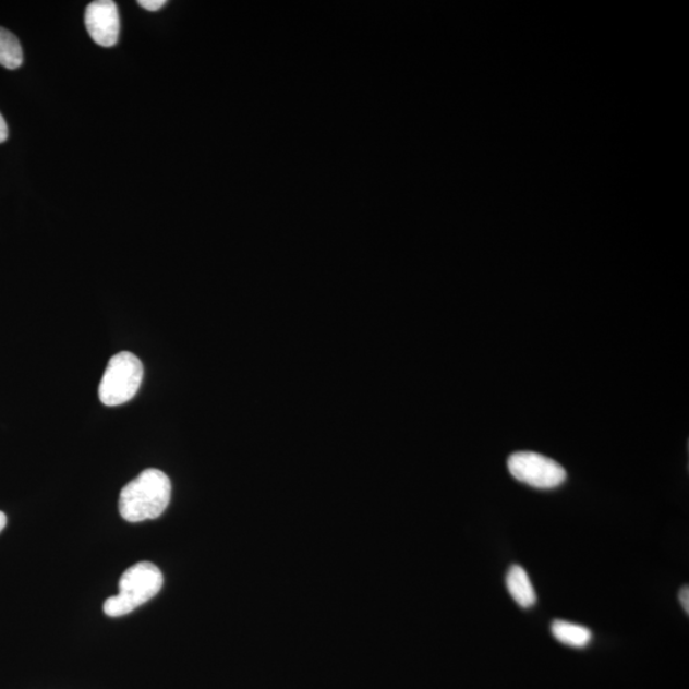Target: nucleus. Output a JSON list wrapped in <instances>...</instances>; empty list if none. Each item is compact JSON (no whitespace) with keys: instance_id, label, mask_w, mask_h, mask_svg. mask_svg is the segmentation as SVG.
Returning <instances> with one entry per match:
<instances>
[{"instance_id":"6e6552de","label":"nucleus","mask_w":689,"mask_h":689,"mask_svg":"<svg viewBox=\"0 0 689 689\" xmlns=\"http://www.w3.org/2000/svg\"><path fill=\"white\" fill-rule=\"evenodd\" d=\"M24 63V51L17 36L0 27V65L7 70H17Z\"/></svg>"},{"instance_id":"1a4fd4ad","label":"nucleus","mask_w":689,"mask_h":689,"mask_svg":"<svg viewBox=\"0 0 689 689\" xmlns=\"http://www.w3.org/2000/svg\"><path fill=\"white\" fill-rule=\"evenodd\" d=\"M165 4H167L165 0H140L138 2V5H141L142 9H145L152 12L161 10Z\"/></svg>"},{"instance_id":"0eeeda50","label":"nucleus","mask_w":689,"mask_h":689,"mask_svg":"<svg viewBox=\"0 0 689 689\" xmlns=\"http://www.w3.org/2000/svg\"><path fill=\"white\" fill-rule=\"evenodd\" d=\"M552 633L560 643L576 649L585 648L593 640L589 628L566 620L554 621Z\"/></svg>"},{"instance_id":"9b49d317","label":"nucleus","mask_w":689,"mask_h":689,"mask_svg":"<svg viewBox=\"0 0 689 689\" xmlns=\"http://www.w3.org/2000/svg\"><path fill=\"white\" fill-rule=\"evenodd\" d=\"M9 138V125H7L4 118L0 114V144Z\"/></svg>"},{"instance_id":"f257e3e1","label":"nucleus","mask_w":689,"mask_h":689,"mask_svg":"<svg viewBox=\"0 0 689 689\" xmlns=\"http://www.w3.org/2000/svg\"><path fill=\"white\" fill-rule=\"evenodd\" d=\"M171 482L159 469H147L124 486L119 497V512L125 521L155 520L168 508Z\"/></svg>"},{"instance_id":"39448f33","label":"nucleus","mask_w":689,"mask_h":689,"mask_svg":"<svg viewBox=\"0 0 689 689\" xmlns=\"http://www.w3.org/2000/svg\"><path fill=\"white\" fill-rule=\"evenodd\" d=\"M85 24L89 36L97 45L104 48L114 47L121 33L117 3L112 0H96L89 3L85 13Z\"/></svg>"},{"instance_id":"20e7f679","label":"nucleus","mask_w":689,"mask_h":689,"mask_svg":"<svg viewBox=\"0 0 689 689\" xmlns=\"http://www.w3.org/2000/svg\"><path fill=\"white\" fill-rule=\"evenodd\" d=\"M508 470L517 481L536 489L557 488L567 479L566 470L557 461L535 452H516L509 456Z\"/></svg>"},{"instance_id":"423d86ee","label":"nucleus","mask_w":689,"mask_h":689,"mask_svg":"<svg viewBox=\"0 0 689 689\" xmlns=\"http://www.w3.org/2000/svg\"><path fill=\"white\" fill-rule=\"evenodd\" d=\"M506 585L509 595L521 608H531L536 603V593L531 583L528 572L521 566H512L509 568L506 578Z\"/></svg>"},{"instance_id":"7ed1b4c3","label":"nucleus","mask_w":689,"mask_h":689,"mask_svg":"<svg viewBox=\"0 0 689 689\" xmlns=\"http://www.w3.org/2000/svg\"><path fill=\"white\" fill-rule=\"evenodd\" d=\"M142 380H144V365L130 351H122L110 359L104 372L99 387L101 402L107 407L123 406L136 396Z\"/></svg>"},{"instance_id":"9d476101","label":"nucleus","mask_w":689,"mask_h":689,"mask_svg":"<svg viewBox=\"0 0 689 689\" xmlns=\"http://www.w3.org/2000/svg\"><path fill=\"white\" fill-rule=\"evenodd\" d=\"M679 602L684 606L685 612L689 613V589L688 587L681 588L679 591Z\"/></svg>"},{"instance_id":"f03ea898","label":"nucleus","mask_w":689,"mask_h":689,"mask_svg":"<svg viewBox=\"0 0 689 689\" xmlns=\"http://www.w3.org/2000/svg\"><path fill=\"white\" fill-rule=\"evenodd\" d=\"M162 585L164 576L160 568L149 561H140L123 573L119 581V593L107 599L104 603V613L111 618L126 616L152 601L160 593Z\"/></svg>"},{"instance_id":"f8f14e48","label":"nucleus","mask_w":689,"mask_h":689,"mask_svg":"<svg viewBox=\"0 0 689 689\" xmlns=\"http://www.w3.org/2000/svg\"><path fill=\"white\" fill-rule=\"evenodd\" d=\"M5 527H7V516L4 512L0 511V533H2Z\"/></svg>"}]
</instances>
